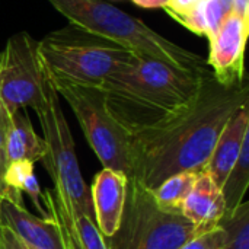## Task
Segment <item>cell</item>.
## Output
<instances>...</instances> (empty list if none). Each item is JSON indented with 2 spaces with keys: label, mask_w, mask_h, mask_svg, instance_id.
<instances>
[{
  "label": "cell",
  "mask_w": 249,
  "mask_h": 249,
  "mask_svg": "<svg viewBox=\"0 0 249 249\" xmlns=\"http://www.w3.org/2000/svg\"><path fill=\"white\" fill-rule=\"evenodd\" d=\"M249 104L248 82L220 85L206 76L197 99L168 124L131 136L133 177L153 191L169 177L204 171L229 118Z\"/></svg>",
  "instance_id": "6da1fadb"
},
{
  "label": "cell",
  "mask_w": 249,
  "mask_h": 249,
  "mask_svg": "<svg viewBox=\"0 0 249 249\" xmlns=\"http://www.w3.org/2000/svg\"><path fill=\"white\" fill-rule=\"evenodd\" d=\"M212 70H188L131 53L101 83L108 112L131 136L162 127L198 96Z\"/></svg>",
  "instance_id": "7a4b0ae2"
},
{
  "label": "cell",
  "mask_w": 249,
  "mask_h": 249,
  "mask_svg": "<svg viewBox=\"0 0 249 249\" xmlns=\"http://www.w3.org/2000/svg\"><path fill=\"white\" fill-rule=\"evenodd\" d=\"M70 23L111 39L133 53L159 58L188 70H207V61L149 28L107 0H47Z\"/></svg>",
  "instance_id": "3957f363"
},
{
  "label": "cell",
  "mask_w": 249,
  "mask_h": 249,
  "mask_svg": "<svg viewBox=\"0 0 249 249\" xmlns=\"http://www.w3.org/2000/svg\"><path fill=\"white\" fill-rule=\"evenodd\" d=\"M133 51L69 23L38 41L41 63L53 83L101 86L104 79Z\"/></svg>",
  "instance_id": "277c9868"
},
{
  "label": "cell",
  "mask_w": 249,
  "mask_h": 249,
  "mask_svg": "<svg viewBox=\"0 0 249 249\" xmlns=\"http://www.w3.org/2000/svg\"><path fill=\"white\" fill-rule=\"evenodd\" d=\"M194 236L190 220L159 209L152 191L133 177L127 179L118 229L105 242L108 249H179Z\"/></svg>",
  "instance_id": "5b68a950"
},
{
  "label": "cell",
  "mask_w": 249,
  "mask_h": 249,
  "mask_svg": "<svg viewBox=\"0 0 249 249\" xmlns=\"http://www.w3.org/2000/svg\"><path fill=\"white\" fill-rule=\"evenodd\" d=\"M53 86L71 108L102 166L133 178L131 134L108 112L102 89L67 82H57Z\"/></svg>",
  "instance_id": "8992f818"
},
{
  "label": "cell",
  "mask_w": 249,
  "mask_h": 249,
  "mask_svg": "<svg viewBox=\"0 0 249 249\" xmlns=\"http://www.w3.org/2000/svg\"><path fill=\"white\" fill-rule=\"evenodd\" d=\"M35 112L38 115L44 133L42 140L45 143V155L41 162L54 182L53 191L67 198L82 214L95 222L90 190L82 177L73 137L63 114L58 93L51 80L45 93V101Z\"/></svg>",
  "instance_id": "52a82bcc"
},
{
  "label": "cell",
  "mask_w": 249,
  "mask_h": 249,
  "mask_svg": "<svg viewBox=\"0 0 249 249\" xmlns=\"http://www.w3.org/2000/svg\"><path fill=\"white\" fill-rule=\"evenodd\" d=\"M50 77L38 54V41L28 32L12 35L0 54V99L10 114L45 101Z\"/></svg>",
  "instance_id": "ba28073f"
},
{
  "label": "cell",
  "mask_w": 249,
  "mask_h": 249,
  "mask_svg": "<svg viewBox=\"0 0 249 249\" xmlns=\"http://www.w3.org/2000/svg\"><path fill=\"white\" fill-rule=\"evenodd\" d=\"M249 19L229 13L216 34L209 39L210 53L207 66L213 77L225 86L245 82V45L248 39Z\"/></svg>",
  "instance_id": "9c48e42d"
},
{
  "label": "cell",
  "mask_w": 249,
  "mask_h": 249,
  "mask_svg": "<svg viewBox=\"0 0 249 249\" xmlns=\"http://www.w3.org/2000/svg\"><path fill=\"white\" fill-rule=\"evenodd\" d=\"M41 200L45 206V219L57 225L64 249H108L96 223L82 214L67 198L45 190Z\"/></svg>",
  "instance_id": "30bf717a"
},
{
  "label": "cell",
  "mask_w": 249,
  "mask_h": 249,
  "mask_svg": "<svg viewBox=\"0 0 249 249\" xmlns=\"http://www.w3.org/2000/svg\"><path fill=\"white\" fill-rule=\"evenodd\" d=\"M127 179L124 174L107 168L93 178L90 197L95 223L105 239L112 236L118 229L125 201Z\"/></svg>",
  "instance_id": "8fae6325"
},
{
  "label": "cell",
  "mask_w": 249,
  "mask_h": 249,
  "mask_svg": "<svg viewBox=\"0 0 249 249\" xmlns=\"http://www.w3.org/2000/svg\"><path fill=\"white\" fill-rule=\"evenodd\" d=\"M225 212L226 206L222 188L206 171L198 172L196 182L182 204L181 214L194 225L196 235L198 236L217 228Z\"/></svg>",
  "instance_id": "7c38bea8"
},
{
  "label": "cell",
  "mask_w": 249,
  "mask_h": 249,
  "mask_svg": "<svg viewBox=\"0 0 249 249\" xmlns=\"http://www.w3.org/2000/svg\"><path fill=\"white\" fill-rule=\"evenodd\" d=\"M248 107V104L242 105L229 118L204 168V171L214 179V182L220 188L225 184L233 165L236 163L245 139L249 137Z\"/></svg>",
  "instance_id": "4fadbf2b"
},
{
  "label": "cell",
  "mask_w": 249,
  "mask_h": 249,
  "mask_svg": "<svg viewBox=\"0 0 249 249\" xmlns=\"http://www.w3.org/2000/svg\"><path fill=\"white\" fill-rule=\"evenodd\" d=\"M0 223L13 231L35 249H64L57 225L51 219L36 217L25 207L0 201Z\"/></svg>",
  "instance_id": "5bb4252c"
},
{
  "label": "cell",
  "mask_w": 249,
  "mask_h": 249,
  "mask_svg": "<svg viewBox=\"0 0 249 249\" xmlns=\"http://www.w3.org/2000/svg\"><path fill=\"white\" fill-rule=\"evenodd\" d=\"M4 152L9 162L28 160L35 163L42 160L45 155V143L35 133L25 109H19L12 114V121L4 143Z\"/></svg>",
  "instance_id": "9a60e30c"
},
{
  "label": "cell",
  "mask_w": 249,
  "mask_h": 249,
  "mask_svg": "<svg viewBox=\"0 0 249 249\" xmlns=\"http://www.w3.org/2000/svg\"><path fill=\"white\" fill-rule=\"evenodd\" d=\"M232 12L233 0H201L191 13L177 19V22L196 35L212 39L225 18Z\"/></svg>",
  "instance_id": "2e32d148"
},
{
  "label": "cell",
  "mask_w": 249,
  "mask_h": 249,
  "mask_svg": "<svg viewBox=\"0 0 249 249\" xmlns=\"http://www.w3.org/2000/svg\"><path fill=\"white\" fill-rule=\"evenodd\" d=\"M197 174L198 172H191V171L179 172L169 177L162 184H159L152 191L158 207L168 213L181 214L182 204L196 182Z\"/></svg>",
  "instance_id": "e0dca14e"
},
{
  "label": "cell",
  "mask_w": 249,
  "mask_h": 249,
  "mask_svg": "<svg viewBox=\"0 0 249 249\" xmlns=\"http://www.w3.org/2000/svg\"><path fill=\"white\" fill-rule=\"evenodd\" d=\"M249 185V137L245 139L241 155L229 172L225 184L222 185V194L225 198L226 212L231 213L244 203V197Z\"/></svg>",
  "instance_id": "ac0fdd59"
},
{
  "label": "cell",
  "mask_w": 249,
  "mask_h": 249,
  "mask_svg": "<svg viewBox=\"0 0 249 249\" xmlns=\"http://www.w3.org/2000/svg\"><path fill=\"white\" fill-rule=\"evenodd\" d=\"M226 231L222 249H249V203H242L231 213H225L217 225Z\"/></svg>",
  "instance_id": "d6986e66"
},
{
  "label": "cell",
  "mask_w": 249,
  "mask_h": 249,
  "mask_svg": "<svg viewBox=\"0 0 249 249\" xmlns=\"http://www.w3.org/2000/svg\"><path fill=\"white\" fill-rule=\"evenodd\" d=\"M225 241H226V231L217 226L206 233L194 236L179 249H222Z\"/></svg>",
  "instance_id": "ffe728a7"
},
{
  "label": "cell",
  "mask_w": 249,
  "mask_h": 249,
  "mask_svg": "<svg viewBox=\"0 0 249 249\" xmlns=\"http://www.w3.org/2000/svg\"><path fill=\"white\" fill-rule=\"evenodd\" d=\"M7 165H9V160H7L6 152H4V149H0V201H9V203H13L16 206L25 207L22 193L19 190L12 188L6 181Z\"/></svg>",
  "instance_id": "44dd1931"
},
{
  "label": "cell",
  "mask_w": 249,
  "mask_h": 249,
  "mask_svg": "<svg viewBox=\"0 0 249 249\" xmlns=\"http://www.w3.org/2000/svg\"><path fill=\"white\" fill-rule=\"evenodd\" d=\"M31 174H34V163H31L28 160L9 162L7 169H6V181L12 188L19 190L22 193L23 181Z\"/></svg>",
  "instance_id": "7402d4cb"
},
{
  "label": "cell",
  "mask_w": 249,
  "mask_h": 249,
  "mask_svg": "<svg viewBox=\"0 0 249 249\" xmlns=\"http://www.w3.org/2000/svg\"><path fill=\"white\" fill-rule=\"evenodd\" d=\"M200 1L201 0H168V3L163 7V10L172 19L177 20V19H179V18L187 16L188 13H191Z\"/></svg>",
  "instance_id": "603a6c76"
},
{
  "label": "cell",
  "mask_w": 249,
  "mask_h": 249,
  "mask_svg": "<svg viewBox=\"0 0 249 249\" xmlns=\"http://www.w3.org/2000/svg\"><path fill=\"white\" fill-rule=\"evenodd\" d=\"M0 249H35L25 244L13 231L0 223Z\"/></svg>",
  "instance_id": "cb8c5ba5"
},
{
  "label": "cell",
  "mask_w": 249,
  "mask_h": 249,
  "mask_svg": "<svg viewBox=\"0 0 249 249\" xmlns=\"http://www.w3.org/2000/svg\"><path fill=\"white\" fill-rule=\"evenodd\" d=\"M10 121H12V114L9 112V109L0 99V149H4Z\"/></svg>",
  "instance_id": "d4e9b609"
},
{
  "label": "cell",
  "mask_w": 249,
  "mask_h": 249,
  "mask_svg": "<svg viewBox=\"0 0 249 249\" xmlns=\"http://www.w3.org/2000/svg\"><path fill=\"white\" fill-rule=\"evenodd\" d=\"M134 4L143 9H163L168 3V0H131Z\"/></svg>",
  "instance_id": "484cf974"
},
{
  "label": "cell",
  "mask_w": 249,
  "mask_h": 249,
  "mask_svg": "<svg viewBox=\"0 0 249 249\" xmlns=\"http://www.w3.org/2000/svg\"><path fill=\"white\" fill-rule=\"evenodd\" d=\"M233 12L244 19H249V0H233Z\"/></svg>",
  "instance_id": "4316f807"
}]
</instances>
